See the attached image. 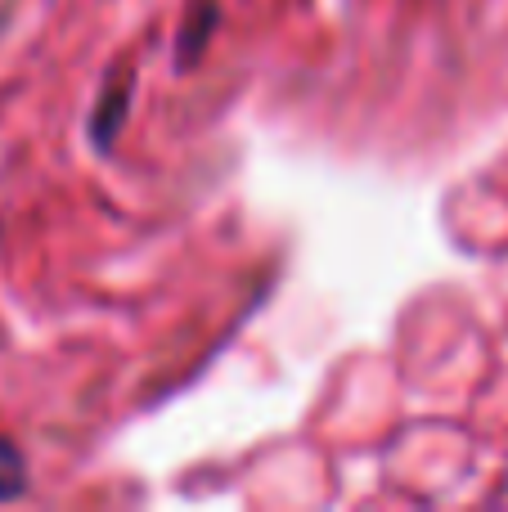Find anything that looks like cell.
Returning <instances> with one entry per match:
<instances>
[{
	"label": "cell",
	"instance_id": "cell-1",
	"mask_svg": "<svg viewBox=\"0 0 508 512\" xmlns=\"http://www.w3.org/2000/svg\"><path fill=\"white\" fill-rule=\"evenodd\" d=\"M126 104H131V72H117V77H108L104 95H99V108H95L99 149H108V144L117 140V131H122V122H126Z\"/></svg>",
	"mask_w": 508,
	"mask_h": 512
},
{
	"label": "cell",
	"instance_id": "cell-2",
	"mask_svg": "<svg viewBox=\"0 0 508 512\" xmlns=\"http://www.w3.org/2000/svg\"><path fill=\"white\" fill-rule=\"evenodd\" d=\"M27 490V463L18 454V445L9 436H0V504L5 499H18Z\"/></svg>",
	"mask_w": 508,
	"mask_h": 512
}]
</instances>
